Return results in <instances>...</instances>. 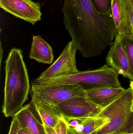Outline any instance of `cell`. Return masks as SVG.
I'll return each instance as SVG.
<instances>
[{"label":"cell","instance_id":"obj_1","mask_svg":"<svg viewBox=\"0 0 133 134\" xmlns=\"http://www.w3.org/2000/svg\"><path fill=\"white\" fill-rule=\"evenodd\" d=\"M63 23L84 58L100 55L118 34L112 11L98 12L91 0H64Z\"/></svg>","mask_w":133,"mask_h":134},{"label":"cell","instance_id":"obj_2","mask_svg":"<svg viewBox=\"0 0 133 134\" xmlns=\"http://www.w3.org/2000/svg\"><path fill=\"white\" fill-rule=\"evenodd\" d=\"M5 82L2 113L5 117H13L28 99L29 75L21 49H11L5 62Z\"/></svg>","mask_w":133,"mask_h":134},{"label":"cell","instance_id":"obj_3","mask_svg":"<svg viewBox=\"0 0 133 134\" xmlns=\"http://www.w3.org/2000/svg\"><path fill=\"white\" fill-rule=\"evenodd\" d=\"M133 90H126L119 97L103 108L98 116H104L109 122L93 134H125L133 131Z\"/></svg>","mask_w":133,"mask_h":134},{"label":"cell","instance_id":"obj_4","mask_svg":"<svg viewBox=\"0 0 133 134\" xmlns=\"http://www.w3.org/2000/svg\"><path fill=\"white\" fill-rule=\"evenodd\" d=\"M40 83L77 84L85 90L104 86H121L118 74L107 64L97 69L79 71L69 75L54 78Z\"/></svg>","mask_w":133,"mask_h":134},{"label":"cell","instance_id":"obj_5","mask_svg":"<svg viewBox=\"0 0 133 134\" xmlns=\"http://www.w3.org/2000/svg\"><path fill=\"white\" fill-rule=\"evenodd\" d=\"M30 94L55 105L74 97L86 96L83 87L74 84L32 83Z\"/></svg>","mask_w":133,"mask_h":134},{"label":"cell","instance_id":"obj_6","mask_svg":"<svg viewBox=\"0 0 133 134\" xmlns=\"http://www.w3.org/2000/svg\"><path fill=\"white\" fill-rule=\"evenodd\" d=\"M77 49L73 42H69L55 63L43 72L32 83H40L54 78L66 76L79 71L76 62Z\"/></svg>","mask_w":133,"mask_h":134},{"label":"cell","instance_id":"obj_7","mask_svg":"<svg viewBox=\"0 0 133 134\" xmlns=\"http://www.w3.org/2000/svg\"><path fill=\"white\" fill-rule=\"evenodd\" d=\"M55 106L66 121L72 119L97 117L103 109L87 96L74 97Z\"/></svg>","mask_w":133,"mask_h":134},{"label":"cell","instance_id":"obj_8","mask_svg":"<svg viewBox=\"0 0 133 134\" xmlns=\"http://www.w3.org/2000/svg\"><path fill=\"white\" fill-rule=\"evenodd\" d=\"M0 7L6 12L33 25L41 20L40 4L32 0H0Z\"/></svg>","mask_w":133,"mask_h":134},{"label":"cell","instance_id":"obj_9","mask_svg":"<svg viewBox=\"0 0 133 134\" xmlns=\"http://www.w3.org/2000/svg\"><path fill=\"white\" fill-rule=\"evenodd\" d=\"M107 64L114 69L118 74L133 81V73L126 52L118 34L114 42L111 45L106 57Z\"/></svg>","mask_w":133,"mask_h":134},{"label":"cell","instance_id":"obj_10","mask_svg":"<svg viewBox=\"0 0 133 134\" xmlns=\"http://www.w3.org/2000/svg\"><path fill=\"white\" fill-rule=\"evenodd\" d=\"M125 90L122 86H104L85 90V91L90 100L104 108L116 100Z\"/></svg>","mask_w":133,"mask_h":134},{"label":"cell","instance_id":"obj_11","mask_svg":"<svg viewBox=\"0 0 133 134\" xmlns=\"http://www.w3.org/2000/svg\"><path fill=\"white\" fill-rule=\"evenodd\" d=\"M36 115L43 125L55 128L60 120L63 118L54 105L47 102L31 97Z\"/></svg>","mask_w":133,"mask_h":134},{"label":"cell","instance_id":"obj_12","mask_svg":"<svg viewBox=\"0 0 133 134\" xmlns=\"http://www.w3.org/2000/svg\"><path fill=\"white\" fill-rule=\"evenodd\" d=\"M36 111L32 102L23 106L15 116L19 122L21 128L30 134H46L44 126L36 118Z\"/></svg>","mask_w":133,"mask_h":134},{"label":"cell","instance_id":"obj_13","mask_svg":"<svg viewBox=\"0 0 133 134\" xmlns=\"http://www.w3.org/2000/svg\"><path fill=\"white\" fill-rule=\"evenodd\" d=\"M29 58L40 63L51 64L54 59L53 49L41 36H34Z\"/></svg>","mask_w":133,"mask_h":134},{"label":"cell","instance_id":"obj_14","mask_svg":"<svg viewBox=\"0 0 133 134\" xmlns=\"http://www.w3.org/2000/svg\"><path fill=\"white\" fill-rule=\"evenodd\" d=\"M111 11L118 34L132 35L131 25L126 15L122 0H111Z\"/></svg>","mask_w":133,"mask_h":134},{"label":"cell","instance_id":"obj_15","mask_svg":"<svg viewBox=\"0 0 133 134\" xmlns=\"http://www.w3.org/2000/svg\"><path fill=\"white\" fill-rule=\"evenodd\" d=\"M109 120L104 116H99L93 118H83L81 124L83 130L81 134H93L105 126Z\"/></svg>","mask_w":133,"mask_h":134},{"label":"cell","instance_id":"obj_16","mask_svg":"<svg viewBox=\"0 0 133 134\" xmlns=\"http://www.w3.org/2000/svg\"><path fill=\"white\" fill-rule=\"evenodd\" d=\"M125 48L133 73V36L119 34Z\"/></svg>","mask_w":133,"mask_h":134},{"label":"cell","instance_id":"obj_17","mask_svg":"<svg viewBox=\"0 0 133 134\" xmlns=\"http://www.w3.org/2000/svg\"><path fill=\"white\" fill-rule=\"evenodd\" d=\"M46 134H68V125L64 118L60 120L55 128L44 125Z\"/></svg>","mask_w":133,"mask_h":134},{"label":"cell","instance_id":"obj_18","mask_svg":"<svg viewBox=\"0 0 133 134\" xmlns=\"http://www.w3.org/2000/svg\"><path fill=\"white\" fill-rule=\"evenodd\" d=\"M95 8L101 13L111 11V0H91Z\"/></svg>","mask_w":133,"mask_h":134},{"label":"cell","instance_id":"obj_19","mask_svg":"<svg viewBox=\"0 0 133 134\" xmlns=\"http://www.w3.org/2000/svg\"><path fill=\"white\" fill-rule=\"evenodd\" d=\"M126 15L131 25L133 36V7L130 0H122Z\"/></svg>","mask_w":133,"mask_h":134},{"label":"cell","instance_id":"obj_20","mask_svg":"<svg viewBox=\"0 0 133 134\" xmlns=\"http://www.w3.org/2000/svg\"><path fill=\"white\" fill-rule=\"evenodd\" d=\"M20 128L21 126L16 116H14L12 117L8 134H18Z\"/></svg>","mask_w":133,"mask_h":134},{"label":"cell","instance_id":"obj_21","mask_svg":"<svg viewBox=\"0 0 133 134\" xmlns=\"http://www.w3.org/2000/svg\"><path fill=\"white\" fill-rule=\"evenodd\" d=\"M18 134H30L25 129L23 128H20V130L19 131Z\"/></svg>","mask_w":133,"mask_h":134},{"label":"cell","instance_id":"obj_22","mask_svg":"<svg viewBox=\"0 0 133 134\" xmlns=\"http://www.w3.org/2000/svg\"><path fill=\"white\" fill-rule=\"evenodd\" d=\"M68 134H79L68 126Z\"/></svg>","mask_w":133,"mask_h":134},{"label":"cell","instance_id":"obj_23","mask_svg":"<svg viewBox=\"0 0 133 134\" xmlns=\"http://www.w3.org/2000/svg\"><path fill=\"white\" fill-rule=\"evenodd\" d=\"M130 87L133 89V81H130Z\"/></svg>","mask_w":133,"mask_h":134},{"label":"cell","instance_id":"obj_24","mask_svg":"<svg viewBox=\"0 0 133 134\" xmlns=\"http://www.w3.org/2000/svg\"><path fill=\"white\" fill-rule=\"evenodd\" d=\"M123 134H133V131L132 132H130V133H125Z\"/></svg>","mask_w":133,"mask_h":134},{"label":"cell","instance_id":"obj_25","mask_svg":"<svg viewBox=\"0 0 133 134\" xmlns=\"http://www.w3.org/2000/svg\"><path fill=\"white\" fill-rule=\"evenodd\" d=\"M132 112L133 113V102L132 105Z\"/></svg>","mask_w":133,"mask_h":134},{"label":"cell","instance_id":"obj_26","mask_svg":"<svg viewBox=\"0 0 133 134\" xmlns=\"http://www.w3.org/2000/svg\"><path fill=\"white\" fill-rule=\"evenodd\" d=\"M131 1V2H132V4L133 7V0H130Z\"/></svg>","mask_w":133,"mask_h":134},{"label":"cell","instance_id":"obj_27","mask_svg":"<svg viewBox=\"0 0 133 134\" xmlns=\"http://www.w3.org/2000/svg\"><path fill=\"white\" fill-rule=\"evenodd\" d=\"M110 134H121V133H112Z\"/></svg>","mask_w":133,"mask_h":134}]
</instances>
